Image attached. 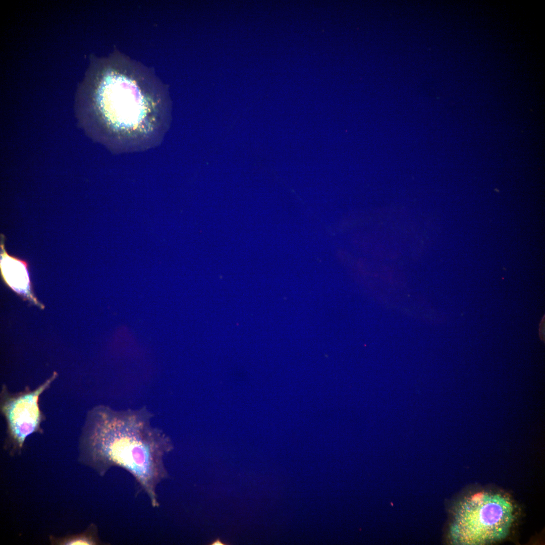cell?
I'll use <instances>...</instances> for the list:
<instances>
[{"mask_svg": "<svg viewBox=\"0 0 545 545\" xmlns=\"http://www.w3.org/2000/svg\"><path fill=\"white\" fill-rule=\"evenodd\" d=\"M5 237L1 234L0 269L3 281L24 299L43 309L44 306L39 302L33 292L27 262L9 255L5 247Z\"/></svg>", "mask_w": 545, "mask_h": 545, "instance_id": "5b68a950", "label": "cell"}, {"mask_svg": "<svg viewBox=\"0 0 545 545\" xmlns=\"http://www.w3.org/2000/svg\"><path fill=\"white\" fill-rule=\"evenodd\" d=\"M96 102L100 134L119 153L159 145L170 126L168 96L152 73L124 59L123 67L102 81Z\"/></svg>", "mask_w": 545, "mask_h": 545, "instance_id": "6da1fadb", "label": "cell"}, {"mask_svg": "<svg viewBox=\"0 0 545 545\" xmlns=\"http://www.w3.org/2000/svg\"><path fill=\"white\" fill-rule=\"evenodd\" d=\"M510 499L497 493L479 492L458 505L451 534L454 543L482 545L505 538L514 521Z\"/></svg>", "mask_w": 545, "mask_h": 545, "instance_id": "3957f363", "label": "cell"}, {"mask_svg": "<svg viewBox=\"0 0 545 545\" xmlns=\"http://www.w3.org/2000/svg\"><path fill=\"white\" fill-rule=\"evenodd\" d=\"M152 413L145 407L115 410L99 406L87 421L89 450L94 461L107 468H123L135 478L158 508L157 487L168 477L165 456L173 449L171 438L152 424Z\"/></svg>", "mask_w": 545, "mask_h": 545, "instance_id": "7a4b0ae2", "label": "cell"}, {"mask_svg": "<svg viewBox=\"0 0 545 545\" xmlns=\"http://www.w3.org/2000/svg\"><path fill=\"white\" fill-rule=\"evenodd\" d=\"M56 375V372L53 373L35 390L6 396L3 401L2 410L10 433L20 446L27 435L38 428L42 419L38 404L39 396L51 384Z\"/></svg>", "mask_w": 545, "mask_h": 545, "instance_id": "277c9868", "label": "cell"}, {"mask_svg": "<svg viewBox=\"0 0 545 545\" xmlns=\"http://www.w3.org/2000/svg\"><path fill=\"white\" fill-rule=\"evenodd\" d=\"M210 544H212V545H225L226 544L223 543V542L222 541H221L219 538H217L215 541L212 542V543Z\"/></svg>", "mask_w": 545, "mask_h": 545, "instance_id": "8992f818", "label": "cell"}]
</instances>
